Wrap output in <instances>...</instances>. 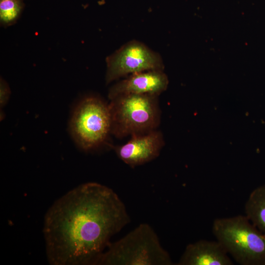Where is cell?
I'll return each instance as SVG.
<instances>
[{"label": "cell", "mask_w": 265, "mask_h": 265, "mask_svg": "<svg viewBox=\"0 0 265 265\" xmlns=\"http://www.w3.org/2000/svg\"><path fill=\"white\" fill-rule=\"evenodd\" d=\"M131 222L111 188L96 182L78 186L47 211L43 233L52 265H96L111 238Z\"/></svg>", "instance_id": "obj_1"}, {"label": "cell", "mask_w": 265, "mask_h": 265, "mask_svg": "<svg viewBox=\"0 0 265 265\" xmlns=\"http://www.w3.org/2000/svg\"><path fill=\"white\" fill-rule=\"evenodd\" d=\"M168 252L148 223L139 224L125 236L111 242L96 265H172Z\"/></svg>", "instance_id": "obj_2"}, {"label": "cell", "mask_w": 265, "mask_h": 265, "mask_svg": "<svg viewBox=\"0 0 265 265\" xmlns=\"http://www.w3.org/2000/svg\"><path fill=\"white\" fill-rule=\"evenodd\" d=\"M212 233L229 255L241 265H265V235L245 215L218 218Z\"/></svg>", "instance_id": "obj_3"}, {"label": "cell", "mask_w": 265, "mask_h": 265, "mask_svg": "<svg viewBox=\"0 0 265 265\" xmlns=\"http://www.w3.org/2000/svg\"><path fill=\"white\" fill-rule=\"evenodd\" d=\"M158 96L127 94L110 100L111 132L121 137L155 130L160 120Z\"/></svg>", "instance_id": "obj_4"}, {"label": "cell", "mask_w": 265, "mask_h": 265, "mask_svg": "<svg viewBox=\"0 0 265 265\" xmlns=\"http://www.w3.org/2000/svg\"><path fill=\"white\" fill-rule=\"evenodd\" d=\"M70 128L81 149L89 151L99 148L111 132L109 105L95 96L83 98L73 111Z\"/></svg>", "instance_id": "obj_5"}, {"label": "cell", "mask_w": 265, "mask_h": 265, "mask_svg": "<svg viewBox=\"0 0 265 265\" xmlns=\"http://www.w3.org/2000/svg\"><path fill=\"white\" fill-rule=\"evenodd\" d=\"M106 62V84L133 74L164 69L160 54L136 40L123 45L108 55Z\"/></svg>", "instance_id": "obj_6"}, {"label": "cell", "mask_w": 265, "mask_h": 265, "mask_svg": "<svg viewBox=\"0 0 265 265\" xmlns=\"http://www.w3.org/2000/svg\"><path fill=\"white\" fill-rule=\"evenodd\" d=\"M126 144L115 148L118 158L131 167L144 164L159 155L163 146L161 133L156 130L132 136Z\"/></svg>", "instance_id": "obj_7"}, {"label": "cell", "mask_w": 265, "mask_h": 265, "mask_svg": "<svg viewBox=\"0 0 265 265\" xmlns=\"http://www.w3.org/2000/svg\"><path fill=\"white\" fill-rule=\"evenodd\" d=\"M168 79L163 71L151 70L129 75L109 89L111 100L127 94H152L159 96L168 86Z\"/></svg>", "instance_id": "obj_8"}, {"label": "cell", "mask_w": 265, "mask_h": 265, "mask_svg": "<svg viewBox=\"0 0 265 265\" xmlns=\"http://www.w3.org/2000/svg\"><path fill=\"white\" fill-rule=\"evenodd\" d=\"M177 265H233L226 250L216 240L200 239L189 243Z\"/></svg>", "instance_id": "obj_9"}, {"label": "cell", "mask_w": 265, "mask_h": 265, "mask_svg": "<svg viewBox=\"0 0 265 265\" xmlns=\"http://www.w3.org/2000/svg\"><path fill=\"white\" fill-rule=\"evenodd\" d=\"M244 211L245 215L265 235V185L256 187L250 193Z\"/></svg>", "instance_id": "obj_10"}, {"label": "cell", "mask_w": 265, "mask_h": 265, "mask_svg": "<svg viewBox=\"0 0 265 265\" xmlns=\"http://www.w3.org/2000/svg\"><path fill=\"white\" fill-rule=\"evenodd\" d=\"M22 8L19 0H0V26L7 27L14 25L20 17Z\"/></svg>", "instance_id": "obj_11"}, {"label": "cell", "mask_w": 265, "mask_h": 265, "mask_svg": "<svg viewBox=\"0 0 265 265\" xmlns=\"http://www.w3.org/2000/svg\"><path fill=\"white\" fill-rule=\"evenodd\" d=\"M10 89L7 82L0 77V108L7 104L10 95Z\"/></svg>", "instance_id": "obj_12"}]
</instances>
